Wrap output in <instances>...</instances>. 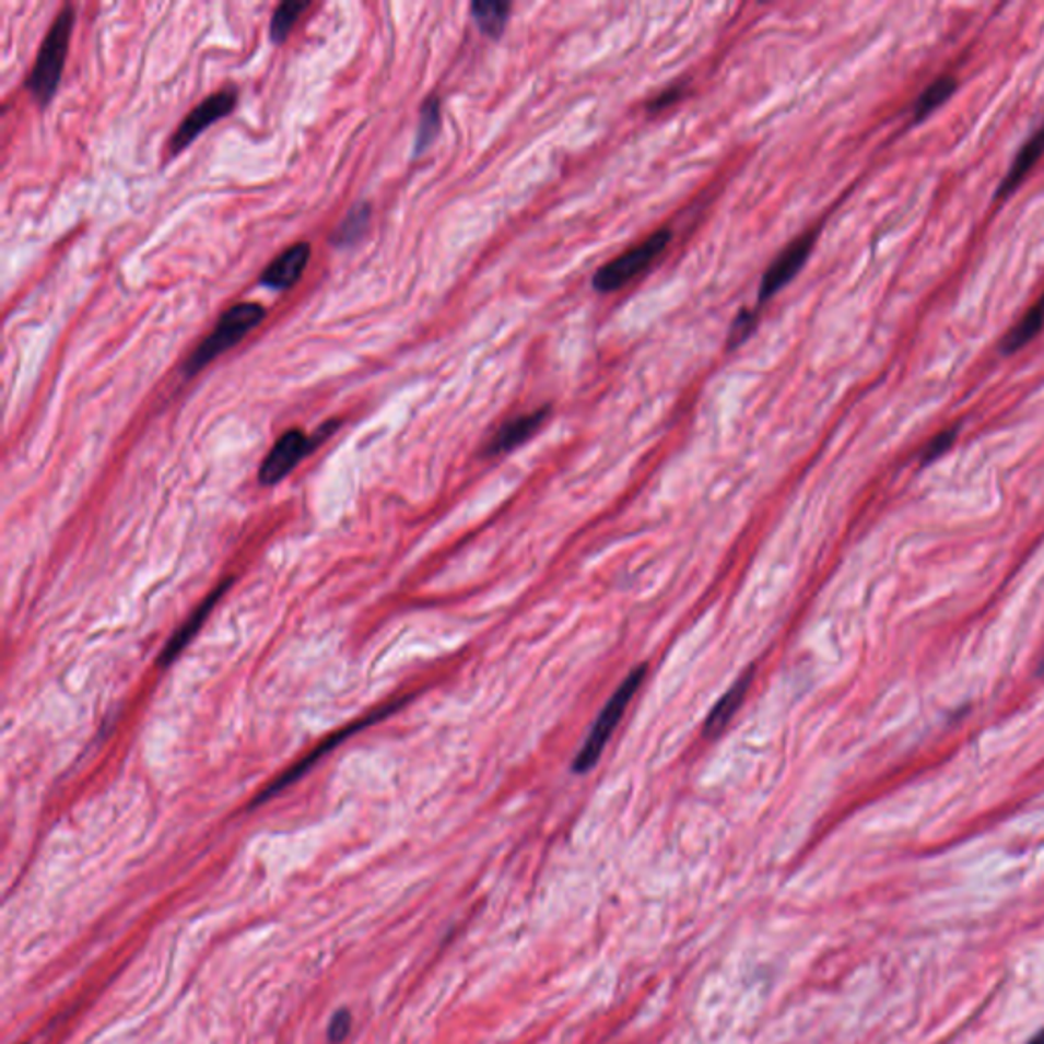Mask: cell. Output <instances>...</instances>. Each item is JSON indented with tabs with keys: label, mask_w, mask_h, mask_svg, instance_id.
<instances>
[{
	"label": "cell",
	"mask_w": 1044,
	"mask_h": 1044,
	"mask_svg": "<svg viewBox=\"0 0 1044 1044\" xmlns=\"http://www.w3.org/2000/svg\"><path fill=\"white\" fill-rule=\"evenodd\" d=\"M72 27H74V9L63 7L60 15L56 16L51 30L47 31L44 44L39 47L35 66L25 82L31 96L39 105H47L60 86L63 60L72 39Z\"/></svg>",
	"instance_id": "obj_1"
},
{
	"label": "cell",
	"mask_w": 1044,
	"mask_h": 1044,
	"mask_svg": "<svg viewBox=\"0 0 1044 1044\" xmlns=\"http://www.w3.org/2000/svg\"><path fill=\"white\" fill-rule=\"evenodd\" d=\"M266 318V308L261 304L242 303L228 308L227 313L216 322L212 333L195 349L184 365L186 378L197 376L200 369L214 362L221 353L235 348L245 335L251 333L259 322Z\"/></svg>",
	"instance_id": "obj_2"
},
{
	"label": "cell",
	"mask_w": 1044,
	"mask_h": 1044,
	"mask_svg": "<svg viewBox=\"0 0 1044 1044\" xmlns=\"http://www.w3.org/2000/svg\"><path fill=\"white\" fill-rule=\"evenodd\" d=\"M645 673H647V667H636L635 671H631L626 676V680L622 681L621 688L608 700L605 711L600 712V716L596 718L584 747L575 755V773H588L598 763V759H600L606 744H608V739L612 737V732L617 730L619 723H621L622 714L629 708L631 700L635 697L636 690L641 688V683L645 680Z\"/></svg>",
	"instance_id": "obj_3"
},
{
	"label": "cell",
	"mask_w": 1044,
	"mask_h": 1044,
	"mask_svg": "<svg viewBox=\"0 0 1044 1044\" xmlns=\"http://www.w3.org/2000/svg\"><path fill=\"white\" fill-rule=\"evenodd\" d=\"M669 242H671V231L661 228L653 233L647 242L638 243L636 247L622 254L621 258L612 259L602 270H598V273L594 275V288L600 292H614L624 284H629L635 275L652 266L653 259L666 249Z\"/></svg>",
	"instance_id": "obj_4"
},
{
	"label": "cell",
	"mask_w": 1044,
	"mask_h": 1044,
	"mask_svg": "<svg viewBox=\"0 0 1044 1044\" xmlns=\"http://www.w3.org/2000/svg\"><path fill=\"white\" fill-rule=\"evenodd\" d=\"M400 706H402V700H400V702H392V704H388V706L376 708V712H372V714H367V716H364V718H360V720L351 723V725H348V727L339 728V730L333 732L329 739H325V741L320 742L313 753H308V755L301 759L296 765H292L288 772L282 773L280 777H275L272 784H270V786L266 787V789L259 794L256 803L266 802V800L273 798L275 794H280L284 787L290 786V784H294V782H296V779H301L304 773L308 772L310 767H315V763H317L318 759L322 758L325 753H331L335 747H339L341 742L348 741L349 737H353L355 732H360V730H364V728L376 725V723H379L382 718H386L388 714H392V712L396 711V708H400Z\"/></svg>",
	"instance_id": "obj_5"
},
{
	"label": "cell",
	"mask_w": 1044,
	"mask_h": 1044,
	"mask_svg": "<svg viewBox=\"0 0 1044 1044\" xmlns=\"http://www.w3.org/2000/svg\"><path fill=\"white\" fill-rule=\"evenodd\" d=\"M333 426H325L320 431L317 439L313 437H306L303 431L298 429H290L286 431L280 439L275 441V445L272 447V451L268 454V457L263 459L261 468H259V482L263 485H273L278 482H282L286 478L290 471L294 470L301 461H303L306 455L310 454L315 449L318 441L325 437V431H331Z\"/></svg>",
	"instance_id": "obj_6"
},
{
	"label": "cell",
	"mask_w": 1044,
	"mask_h": 1044,
	"mask_svg": "<svg viewBox=\"0 0 1044 1044\" xmlns=\"http://www.w3.org/2000/svg\"><path fill=\"white\" fill-rule=\"evenodd\" d=\"M235 105H237L235 91H221L204 98L197 108L188 113V117L176 129V133L169 141L172 153L183 152L184 148H188V143L195 141L207 127H211L212 122L227 117Z\"/></svg>",
	"instance_id": "obj_7"
},
{
	"label": "cell",
	"mask_w": 1044,
	"mask_h": 1044,
	"mask_svg": "<svg viewBox=\"0 0 1044 1044\" xmlns=\"http://www.w3.org/2000/svg\"><path fill=\"white\" fill-rule=\"evenodd\" d=\"M814 239H817V233H808V235L800 237L798 242L791 243L786 251L777 258V261L767 270L763 282H761V290H759V301L761 303L770 301L777 290L786 286L787 282L802 270L806 259L814 247Z\"/></svg>",
	"instance_id": "obj_8"
},
{
	"label": "cell",
	"mask_w": 1044,
	"mask_h": 1044,
	"mask_svg": "<svg viewBox=\"0 0 1044 1044\" xmlns=\"http://www.w3.org/2000/svg\"><path fill=\"white\" fill-rule=\"evenodd\" d=\"M310 259V245L296 243L288 247L282 256L273 259L272 263L261 273V284L273 290H286L298 282Z\"/></svg>",
	"instance_id": "obj_9"
},
{
	"label": "cell",
	"mask_w": 1044,
	"mask_h": 1044,
	"mask_svg": "<svg viewBox=\"0 0 1044 1044\" xmlns=\"http://www.w3.org/2000/svg\"><path fill=\"white\" fill-rule=\"evenodd\" d=\"M228 586H231V579L219 584V588L211 591L207 600H202V605L198 606L197 610L192 612V617L184 622L183 626L176 631V635L167 641L166 649L160 657V666H169L186 649V645L192 641V636L197 635L198 629L211 617L212 608L221 600V596L225 594Z\"/></svg>",
	"instance_id": "obj_10"
},
{
	"label": "cell",
	"mask_w": 1044,
	"mask_h": 1044,
	"mask_svg": "<svg viewBox=\"0 0 1044 1044\" xmlns=\"http://www.w3.org/2000/svg\"><path fill=\"white\" fill-rule=\"evenodd\" d=\"M547 417H549V407H543V409L523 414L515 421L504 424L498 433L494 435V439L490 441L488 454H506L518 445H523L525 441L530 439L541 429V424L546 423Z\"/></svg>",
	"instance_id": "obj_11"
},
{
	"label": "cell",
	"mask_w": 1044,
	"mask_h": 1044,
	"mask_svg": "<svg viewBox=\"0 0 1044 1044\" xmlns=\"http://www.w3.org/2000/svg\"><path fill=\"white\" fill-rule=\"evenodd\" d=\"M1044 155V125L1030 137L1029 141L1022 145V150L1016 155L1012 166L1008 169V174L1004 176V180L999 184L998 192H996V198L998 200H1006L1008 197H1012L1016 188L1020 184L1024 183L1027 174H1029L1032 167L1039 164V160Z\"/></svg>",
	"instance_id": "obj_12"
},
{
	"label": "cell",
	"mask_w": 1044,
	"mask_h": 1044,
	"mask_svg": "<svg viewBox=\"0 0 1044 1044\" xmlns=\"http://www.w3.org/2000/svg\"><path fill=\"white\" fill-rule=\"evenodd\" d=\"M749 685H751V673H744V676H741V680L737 681L727 694L720 697V702L714 706V711L711 712V716L704 725V730H706L708 737H714V735L725 730V727L730 723V718L741 708Z\"/></svg>",
	"instance_id": "obj_13"
},
{
	"label": "cell",
	"mask_w": 1044,
	"mask_h": 1044,
	"mask_svg": "<svg viewBox=\"0 0 1044 1044\" xmlns=\"http://www.w3.org/2000/svg\"><path fill=\"white\" fill-rule=\"evenodd\" d=\"M1043 327L1044 310L1036 304V306L1030 308L1024 317L1020 318V322L1016 325L1014 329H1010L1008 335L1001 339V353L1012 355L1016 351L1027 348L1030 341L1043 331Z\"/></svg>",
	"instance_id": "obj_14"
},
{
	"label": "cell",
	"mask_w": 1044,
	"mask_h": 1044,
	"mask_svg": "<svg viewBox=\"0 0 1044 1044\" xmlns=\"http://www.w3.org/2000/svg\"><path fill=\"white\" fill-rule=\"evenodd\" d=\"M959 89V82L954 77H940L918 96L914 105V121H923L928 115H932L939 106L945 105L954 92Z\"/></svg>",
	"instance_id": "obj_15"
},
{
	"label": "cell",
	"mask_w": 1044,
	"mask_h": 1044,
	"mask_svg": "<svg viewBox=\"0 0 1044 1044\" xmlns=\"http://www.w3.org/2000/svg\"><path fill=\"white\" fill-rule=\"evenodd\" d=\"M511 2H484L478 0L471 4V15L476 19L478 27L484 31L488 37H500L502 31L508 23L511 16Z\"/></svg>",
	"instance_id": "obj_16"
},
{
	"label": "cell",
	"mask_w": 1044,
	"mask_h": 1044,
	"mask_svg": "<svg viewBox=\"0 0 1044 1044\" xmlns=\"http://www.w3.org/2000/svg\"><path fill=\"white\" fill-rule=\"evenodd\" d=\"M369 219H372L369 204H365V202L355 204V207L348 212V216L343 219V223L335 231V245H337V247H351V245H355V243L364 237L365 231L369 227Z\"/></svg>",
	"instance_id": "obj_17"
},
{
	"label": "cell",
	"mask_w": 1044,
	"mask_h": 1044,
	"mask_svg": "<svg viewBox=\"0 0 1044 1044\" xmlns=\"http://www.w3.org/2000/svg\"><path fill=\"white\" fill-rule=\"evenodd\" d=\"M441 110L439 98L431 96L423 108H421V122H419V133H417V143H414V153H423L433 139L439 133Z\"/></svg>",
	"instance_id": "obj_18"
},
{
	"label": "cell",
	"mask_w": 1044,
	"mask_h": 1044,
	"mask_svg": "<svg viewBox=\"0 0 1044 1044\" xmlns=\"http://www.w3.org/2000/svg\"><path fill=\"white\" fill-rule=\"evenodd\" d=\"M308 7H310L308 2H298V0L282 2V4L275 9V13H273L272 27H270L272 42L282 44L288 35H290L292 27L296 25V21L301 19V15H303Z\"/></svg>",
	"instance_id": "obj_19"
},
{
	"label": "cell",
	"mask_w": 1044,
	"mask_h": 1044,
	"mask_svg": "<svg viewBox=\"0 0 1044 1044\" xmlns=\"http://www.w3.org/2000/svg\"><path fill=\"white\" fill-rule=\"evenodd\" d=\"M954 439H957V426L949 429V431H942L939 433L935 439L930 441L924 449L923 461L924 464H930L935 459H939L940 455L947 454L951 449Z\"/></svg>",
	"instance_id": "obj_20"
},
{
	"label": "cell",
	"mask_w": 1044,
	"mask_h": 1044,
	"mask_svg": "<svg viewBox=\"0 0 1044 1044\" xmlns=\"http://www.w3.org/2000/svg\"><path fill=\"white\" fill-rule=\"evenodd\" d=\"M755 322H758V315H755V313H747V310H742L741 315H739V318H737V322H735V327H732L730 339H728L730 348H737V345H741L742 341L749 337V333L755 329Z\"/></svg>",
	"instance_id": "obj_21"
},
{
	"label": "cell",
	"mask_w": 1044,
	"mask_h": 1044,
	"mask_svg": "<svg viewBox=\"0 0 1044 1044\" xmlns=\"http://www.w3.org/2000/svg\"><path fill=\"white\" fill-rule=\"evenodd\" d=\"M351 1030V1014L349 1010H337L331 1022H329V1043H343L349 1036Z\"/></svg>",
	"instance_id": "obj_22"
},
{
	"label": "cell",
	"mask_w": 1044,
	"mask_h": 1044,
	"mask_svg": "<svg viewBox=\"0 0 1044 1044\" xmlns=\"http://www.w3.org/2000/svg\"><path fill=\"white\" fill-rule=\"evenodd\" d=\"M678 96H680V91H678V89L666 92L664 96H657V101L653 103L652 108H664V106L669 105V103H673Z\"/></svg>",
	"instance_id": "obj_23"
},
{
	"label": "cell",
	"mask_w": 1044,
	"mask_h": 1044,
	"mask_svg": "<svg viewBox=\"0 0 1044 1044\" xmlns=\"http://www.w3.org/2000/svg\"><path fill=\"white\" fill-rule=\"evenodd\" d=\"M1029 1044H1044V1030H1041Z\"/></svg>",
	"instance_id": "obj_24"
},
{
	"label": "cell",
	"mask_w": 1044,
	"mask_h": 1044,
	"mask_svg": "<svg viewBox=\"0 0 1044 1044\" xmlns=\"http://www.w3.org/2000/svg\"><path fill=\"white\" fill-rule=\"evenodd\" d=\"M1039 306H1041V308L1044 310V296L1041 298V301H1039Z\"/></svg>",
	"instance_id": "obj_25"
}]
</instances>
